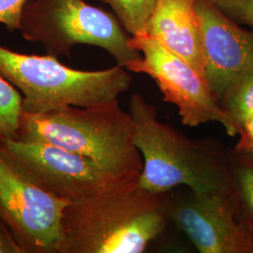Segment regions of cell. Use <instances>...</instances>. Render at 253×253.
<instances>
[{
    "label": "cell",
    "instance_id": "1",
    "mask_svg": "<svg viewBox=\"0 0 253 253\" xmlns=\"http://www.w3.org/2000/svg\"><path fill=\"white\" fill-rule=\"evenodd\" d=\"M168 192L138 182L66 208L58 253H142L170 222Z\"/></svg>",
    "mask_w": 253,
    "mask_h": 253
},
{
    "label": "cell",
    "instance_id": "2",
    "mask_svg": "<svg viewBox=\"0 0 253 253\" xmlns=\"http://www.w3.org/2000/svg\"><path fill=\"white\" fill-rule=\"evenodd\" d=\"M128 113L143 160L140 187L159 193L179 186L197 193L233 192L231 165L212 140L190 138L163 123L139 94L131 95Z\"/></svg>",
    "mask_w": 253,
    "mask_h": 253
},
{
    "label": "cell",
    "instance_id": "3",
    "mask_svg": "<svg viewBox=\"0 0 253 253\" xmlns=\"http://www.w3.org/2000/svg\"><path fill=\"white\" fill-rule=\"evenodd\" d=\"M17 138L80 154L131 180H139L143 169L132 118L118 100L40 115L24 112Z\"/></svg>",
    "mask_w": 253,
    "mask_h": 253
},
{
    "label": "cell",
    "instance_id": "4",
    "mask_svg": "<svg viewBox=\"0 0 253 253\" xmlns=\"http://www.w3.org/2000/svg\"><path fill=\"white\" fill-rule=\"evenodd\" d=\"M0 75L22 92L24 112L34 115L118 100L131 84L129 71L118 64L102 71H79L54 55L21 54L2 45Z\"/></svg>",
    "mask_w": 253,
    "mask_h": 253
},
{
    "label": "cell",
    "instance_id": "5",
    "mask_svg": "<svg viewBox=\"0 0 253 253\" xmlns=\"http://www.w3.org/2000/svg\"><path fill=\"white\" fill-rule=\"evenodd\" d=\"M19 30L27 41L41 43L56 57L69 56L77 44L100 47L124 68L141 57L118 17L84 0H28Z\"/></svg>",
    "mask_w": 253,
    "mask_h": 253
},
{
    "label": "cell",
    "instance_id": "6",
    "mask_svg": "<svg viewBox=\"0 0 253 253\" xmlns=\"http://www.w3.org/2000/svg\"><path fill=\"white\" fill-rule=\"evenodd\" d=\"M0 153L38 186L72 203L94 199L138 182L89 158L45 143L3 138Z\"/></svg>",
    "mask_w": 253,
    "mask_h": 253
},
{
    "label": "cell",
    "instance_id": "7",
    "mask_svg": "<svg viewBox=\"0 0 253 253\" xmlns=\"http://www.w3.org/2000/svg\"><path fill=\"white\" fill-rule=\"evenodd\" d=\"M71 204L38 186L0 153V220L24 253H59Z\"/></svg>",
    "mask_w": 253,
    "mask_h": 253
},
{
    "label": "cell",
    "instance_id": "8",
    "mask_svg": "<svg viewBox=\"0 0 253 253\" xmlns=\"http://www.w3.org/2000/svg\"><path fill=\"white\" fill-rule=\"evenodd\" d=\"M129 43L141 57L127 64L126 70L151 77L162 91L163 100L177 108L185 126L217 122L228 131L229 122L224 111L205 77L190 63L145 33L130 36Z\"/></svg>",
    "mask_w": 253,
    "mask_h": 253
},
{
    "label": "cell",
    "instance_id": "9",
    "mask_svg": "<svg viewBox=\"0 0 253 253\" xmlns=\"http://www.w3.org/2000/svg\"><path fill=\"white\" fill-rule=\"evenodd\" d=\"M170 191V221L200 253H253V224L245 218L233 192Z\"/></svg>",
    "mask_w": 253,
    "mask_h": 253
},
{
    "label": "cell",
    "instance_id": "10",
    "mask_svg": "<svg viewBox=\"0 0 253 253\" xmlns=\"http://www.w3.org/2000/svg\"><path fill=\"white\" fill-rule=\"evenodd\" d=\"M204 76L220 103L229 85L253 69V30H246L208 0H197Z\"/></svg>",
    "mask_w": 253,
    "mask_h": 253
},
{
    "label": "cell",
    "instance_id": "11",
    "mask_svg": "<svg viewBox=\"0 0 253 253\" xmlns=\"http://www.w3.org/2000/svg\"><path fill=\"white\" fill-rule=\"evenodd\" d=\"M197 0H157L145 32L204 76ZM205 77V76H204Z\"/></svg>",
    "mask_w": 253,
    "mask_h": 253
},
{
    "label": "cell",
    "instance_id": "12",
    "mask_svg": "<svg viewBox=\"0 0 253 253\" xmlns=\"http://www.w3.org/2000/svg\"><path fill=\"white\" fill-rule=\"evenodd\" d=\"M219 104L228 118L227 133L237 135L245 121L253 117V69L229 85Z\"/></svg>",
    "mask_w": 253,
    "mask_h": 253
},
{
    "label": "cell",
    "instance_id": "13",
    "mask_svg": "<svg viewBox=\"0 0 253 253\" xmlns=\"http://www.w3.org/2000/svg\"><path fill=\"white\" fill-rule=\"evenodd\" d=\"M231 165L233 195L241 215L253 224V157L235 151Z\"/></svg>",
    "mask_w": 253,
    "mask_h": 253
},
{
    "label": "cell",
    "instance_id": "14",
    "mask_svg": "<svg viewBox=\"0 0 253 253\" xmlns=\"http://www.w3.org/2000/svg\"><path fill=\"white\" fill-rule=\"evenodd\" d=\"M23 113L22 94L0 75V139L18 137Z\"/></svg>",
    "mask_w": 253,
    "mask_h": 253
},
{
    "label": "cell",
    "instance_id": "15",
    "mask_svg": "<svg viewBox=\"0 0 253 253\" xmlns=\"http://www.w3.org/2000/svg\"><path fill=\"white\" fill-rule=\"evenodd\" d=\"M109 5L129 36L145 32L157 0H100Z\"/></svg>",
    "mask_w": 253,
    "mask_h": 253
},
{
    "label": "cell",
    "instance_id": "16",
    "mask_svg": "<svg viewBox=\"0 0 253 253\" xmlns=\"http://www.w3.org/2000/svg\"><path fill=\"white\" fill-rule=\"evenodd\" d=\"M237 24L253 29V0H208Z\"/></svg>",
    "mask_w": 253,
    "mask_h": 253
},
{
    "label": "cell",
    "instance_id": "17",
    "mask_svg": "<svg viewBox=\"0 0 253 253\" xmlns=\"http://www.w3.org/2000/svg\"><path fill=\"white\" fill-rule=\"evenodd\" d=\"M28 0H0V24L10 31L19 30L22 11Z\"/></svg>",
    "mask_w": 253,
    "mask_h": 253
},
{
    "label": "cell",
    "instance_id": "18",
    "mask_svg": "<svg viewBox=\"0 0 253 253\" xmlns=\"http://www.w3.org/2000/svg\"><path fill=\"white\" fill-rule=\"evenodd\" d=\"M238 134L240 137L235 145V151L253 157V117L245 121L239 128Z\"/></svg>",
    "mask_w": 253,
    "mask_h": 253
},
{
    "label": "cell",
    "instance_id": "19",
    "mask_svg": "<svg viewBox=\"0 0 253 253\" xmlns=\"http://www.w3.org/2000/svg\"><path fill=\"white\" fill-rule=\"evenodd\" d=\"M0 253H25L9 229L0 220Z\"/></svg>",
    "mask_w": 253,
    "mask_h": 253
}]
</instances>
